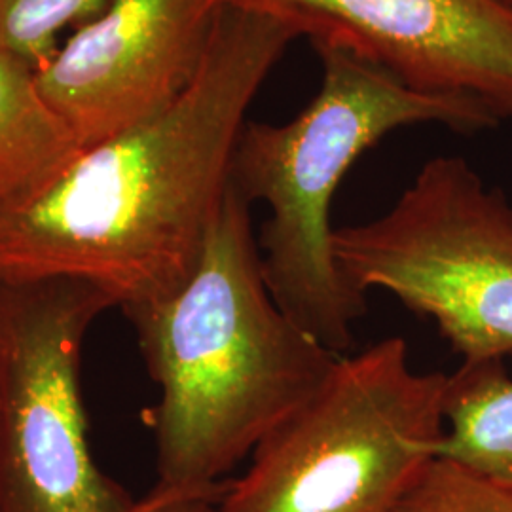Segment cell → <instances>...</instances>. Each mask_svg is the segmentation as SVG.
<instances>
[{
    "mask_svg": "<svg viewBox=\"0 0 512 512\" xmlns=\"http://www.w3.org/2000/svg\"><path fill=\"white\" fill-rule=\"evenodd\" d=\"M315 50L319 92L285 124H245L232 186L270 211L258 247L275 302L325 348L346 355L366 311V296L349 287L332 251L330 205L346 173L395 129L439 124L476 133L503 120L480 99L418 90L346 48Z\"/></svg>",
    "mask_w": 512,
    "mask_h": 512,
    "instance_id": "3",
    "label": "cell"
},
{
    "mask_svg": "<svg viewBox=\"0 0 512 512\" xmlns=\"http://www.w3.org/2000/svg\"><path fill=\"white\" fill-rule=\"evenodd\" d=\"M230 0H107L37 71L88 148L171 107L202 69Z\"/></svg>",
    "mask_w": 512,
    "mask_h": 512,
    "instance_id": "7",
    "label": "cell"
},
{
    "mask_svg": "<svg viewBox=\"0 0 512 512\" xmlns=\"http://www.w3.org/2000/svg\"><path fill=\"white\" fill-rule=\"evenodd\" d=\"M82 150L40 90L37 69L0 50V215L31 202Z\"/></svg>",
    "mask_w": 512,
    "mask_h": 512,
    "instance_id": "9",
    "label": "cell"
},
{
    "mask_svg": "<svg viewBox=\"0 0 512 512\" xmlns=\"http://www.w3.org/2000/svg\"><path fill=\"white\" fill-rule=\"evenodd\" d=\"M332 251L353 291L433 319L463 361L512 355V203L467 160L423 164L382 217L336 228Z\"/></svg>",
    "mask_w": 512,
    "mask_h": 512,
    "instance_id": "5",
    "label": "cell"
},
{
    "mask_svg": "<svg viewBox=\"0 0 512 512\" xmlns=\"http://www.w3.org/2000/svg\"><path fill=\"white\" fill-rule=\"evenodd\" d=\"M107 0H0V50L40 69L59 37L92 19Z\"/></svg>",
    "mask_w": 512,
    "mask_h": 512,
    "instance_id": "11",
    "label": "cell"
},
{
    "mask_svg": "<svg viewBox=\"0 0 512 512\" xmlns=\"http://www.w3.org/2000/svg\"><path fill=\"white\" fill-rule=\"evenodd\" d=\"M116 308L92 283H0V512H135L93 461L80 389L86 332Z\"/></svg>",
    "mask_w": 512,
    "mask_h": 512,
    "instance_id": "6",
    "label": "cell"
},
{
    "mask_svg": "<svg viewBox=\"0 0 512 512\" xmlns=\"http://www.w3.org/2000/svg\"><path fill=\"white\" fill-rule=\"evenodd\" d=\"M296 38L287 23L230 4L171 107L84 148L31 202L0 215V283L82 279L122 310L179 291L232 186L249 109Z\"/></svg>",
    "mask_w": 512,
    "mask_h": 512,
    "instance_id": "1",
    "label": "cell"
},
{
    "mask_svg": "<svg viewBox=\"0 0 512 512\" xmlns=\"http://www.w3.org/2000/svg\"><path fill=\"white\" fill-rule=\"evenodd\" d=\"M251 207L230 186L190 279L124 310L160 387L150 412L156 488L200 490L226 480L342 357L275 302Z\"/></svg>",
    "mask_w": 512,
    "mask_h": 512,
    "instance_id": "2",
    "label": "cell"
},
{
    "mask_svg": "<svg viewBox=\"0 0 512 512\" xmlns=\"http://www.w3.org/2000/svg\"><path fill=\"white\" fill-rule=\"evenodd\" d=\"M448 374L416 372L403 338L342 355L262 440L220 512H395L446 435Z\"/></svg>",
    "mask_w": 512,
    "mask_h": 512,
    "instance_id": "4",
    "label": "cell"
},
{
    "mask_svg": "<svg viewBox=\"0 0 512 512\" xmlns=\"http://www.w3.org/2000/svg\"><path fill=\"white\" fill-rule=\"evenodd\" d=\"M382 65L406 84L469 95L512 120V0H230Z\"/></svg>",
    "mask_w": 512,
    "mask_h": 512,
    "instance_id": "8",
    "label": "cell"
},
{
    "mask_svg": "<svg viewBox=\"0 0 512 512\" xmlns=\"http://www.w3.org/2000/svg\"><path fill=\"white\" fill-rule=\"evenodd\" d=\"M395 512H512V492L459 463L437 458Z\"/></svg>",
    "mask_w": 512,
    "mask_h": 512,
    "instance_id": "12",
    "label": "cell"
},
{
    "mask_svg": "<svg viewBox=\"0 0 512 512\" xmlns=\"http://www.w3.org/2000/svg\"><path fill=\"white\" fill-rule=\"evenodd\" d=\"M439 458L512 492V376L503 359L463 361L448 374Z\"/></svg>",
    "mask_w": 512,
    "mask_h": 512,
    "instance_id": "10",
    "label": "cell"
},
{
    "mask_svg": "<svg viewBox=\"0 0 512 512\" xmlns=\"http://www.w3.org/2000/svg\"><path fill=\"white\" fill-rule=\"evenodd\" d=\"M228 480L200 490H164L152 488L137 499L135 512H220V499L226 494Z\"/></svg>",
    "mask_w": 512,
    "mask_h": 512,
    "instance_id": "13",
    "label": "cell"
}]
</instances>
